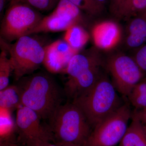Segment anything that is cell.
I'll return each instance as SVG.
<instances>
[{
  "label": "cell",
  "instance_id": "6da1fadb",
  "mask_svg": "<svg viewBox=\"0 0 146 146\" xmlns=\"http://www.w3.org/2000/svg\"><path fill=\"white\" fill-rule=\"evenodd\" d=\"M18 84L22 105L36 112L43 119L50 118L61 105V94L50 76L39 73L23 78Z\"/></svg>",
  "mask_w": 146,
  "mask_h": 146
},
{
  "label": "cell",
  "instance_id": "7a4b0ae2",
  "mask_svg": "<svg viewBox=\"0 0 146 146\" xmlns=\"http://www.w3.org/2000/svg\"><path fill=\"white\" fill-rule=\"evenodd\" d=\"M114 84L102 75L91 88L73 100L92 129L123 104Z\"/></svg>",
  "mask_w": 146,
  "mask_h": 146
},
{
  "label": "cell",
  "instance_id": "3957f363",
  "mask_svg": "<svg viewBox=\"0 0 146 146\" xmlns=\"http://www.w3.org/2000/svg\"><path fill=\"white\" fill-rule=\"evenodd\" d=\"M49 120L58 142L83 146L92 130L83 112L73 102L60 105Z\"/></svg>",
  "mask_w": 146,
  "mask_h": 146
},
{
  "label": "cell",
  "instance_id": "277c9868",
  "mask_svg": "<svg viewBox=\"0 0 146 146\" xmlns=\"http://www.w3.org/2000/svg\"><path fill=\"white\" fill-rule=\"evenodd\" d=\"M4 45L11 60L16 80L33 73L43 64L44 47L29 35L21 36L10 46L5 43Z\"/></svg>",
  "mask_w": 146,
  "mask_h": 146
},
{
  "label": "cell",
  "instance_id": "5b68a950",
  "mask_svg": "<svg viewBox=\"0 0 146 146\" xmlns=\"http://www.w3.org/2000/svg\"><path fill=\"white\" fill-rule=\"evenodd\" d=\"M42 18L30 6L20 0H12L3 18L1 35L11 42L30 35Z\"/></svg>",
  "mask_w": 146,
  "mask_h": 146
},
{
  "label": "cell",
  "instance_id": "8992f818",
  "mask_svg": "<svg viewBox=\"0 0 146 146\" xmlns=\"http://www.w3.org/2000/svg\"><path fill=\"white\" fill-rule=\"evenodd\" d=\"M132 113L128 104H123L93 129L83 146H115L119 143Z\"/></svg>",
  "mask_w": 146,
  "mask_h": 146
},
{
  "label": "cell",
  "instance_id": "52a82bcc",
  "mask_svg": "<svg viewBox=\"0 0 146 146\" xmlns=\"http://www.w3.org/2000/svg\"><path fill=\"white\" fill-rule=\"evenodd\" d=\"M106 65L117 91L125 96L143 79L144 73L133 57L123 54L115 55L108 58Z\"/></svg>",
  "mask_w": 146,
  "mask_h": 146
},
{
  "label": "cell",
  "instance_id": "ba28073f",
  "mask_svg": "<svg viewBox=\"0 0 146 146\" xmlns=\"http://www.w3.org/2000/svg\"><path fill=\"white\" fill-rule=\"evenodd\" d=\"M41 119L36 112L29 108L22 105L16 110V127L25 141L35 138L53 139L50 127L44 126Z\"/></svg>",
  "mask_w": 146,
  "mask_h": 146
},
{
  "label": "cell",
  "instance_id": "9c48e42d",
  "mask_svg": "<svg viewBox=\"0 0 146 146\" xmlns=\"http://www.w3.org/2000/svg\"><path fill=\"white\" fill-rule=\"evenodd\" d=\"M79 52L64 39H58L44 47L43 64L50 72L65 73L71 59Z\"/></svg>",
  "mask_w": 146,
  "mask_h": 146
},
{
  "label": "cell",
  "instance_id": "30bf717a",
  "mask_svg": "<svg viewBox=\"0 0 146 146\" xmlns=\"http://www.w3.org/2000/svg\"><path fill=\"white\" fill-rule=\"evenodd\" d=\"M92 36L97 48L107 50L112 49L119 44L121 32L117 24L114 21H105L98 23L93 27Z\"/></svg>",
  "mask_w": 146,
  "mask_h": 146
},
{
  "label": "cell",
  "instance_id": "8fae6325",
  "mask_svg": "<svg viewBox=\"0 0 146 146\" xmlns=\"http://www.w3.org/2000/svg\"><path fill=\"white\" fill-rule=\"evenodd\" d=\"M102 65L93 67L65 84V93L74 100L91 88L101 77Z\"/></svg>",
  "mask_w": 146,
  "mask_h": 146
},
{
  "label": "cell",
  "instance_id": "7c38bea8",
  "mask_svg": "<svg viewBox=\"0 0 146 146\" xmlns=\"http://www.w3.org/2000/svg\"><path fill=\"white\" fill-rule=\"evenodd\" d=\"M102 61L100 56L95 51L78 53L72 58L66 69L67 80L75 78L93 67L102 65Z\"/></svg>",
  "mask_w": 146,
  "mask_h": 146
},
{
  "label": "cell",
  "instance_id": "4fadbf2b",
  "mask_svg": "<svg viewBox=\"0 0 146 146\" xmlns=\"http://www.w3.org/2000/svg\"><path fill=\"white\" fill-rule=\"evenodd\" d=\"M125 45L138 49L146 43V16L141 14L131 19L127 28Z\"/></svg>",
  "mask_w": 146,
  "mask_h": 146
},
{
  "label": "cell",
  "instance_id": "5bb4252c",
  "mask_svg": "<svg viewBox=\"0 0 146 146\" xmlns=\"http://www.w3.org/2000/svg\"><path fill=\"white\" fill-rule=\"evenodd\" d=\"M78 24L52 13L42 18L30 34L42 32H58L66 31L70 27Z\"/></svg>",
  "mask_w": 146,
  "mask_h": 146
},
{
  "label": "cell",
  "instance_id": "9a60e30c",
  "mask_svg": "<svg viewBox=\"0 0 146 146\" xmlns=\"http://www.w3.org/2000/svg\"><path fill=\"white\" fill-rule=\"evenodd\" d=\"M132 122L129 126L119 146H146V135L143 124L131 116Z\"/></svg>",
  "mask_w": 146,
  "mask_h": 146
},
{
  "label": "cell",
  "instance_id": "2e32d148",
  "mask_svg": "<svg viewBox=\"0 0 146 146\" xmlns=\"http://www.w3.org/2000/svg\"><path fill=\"white\" fill-rule=\"evenodd\" d=\"M89 37L86 30L76 24L65 31L63 39L73 48L80 51L87 44Z\"/></svg>",
  "mask_w": 146,
  "mask_h": 146
},
{
  "label": "cell",
  "instance_id": "e0dca14e",
  "mask_svg": "<svg viewBox=\"0 0 146 146\" xmlns=\"http://www.w3.org/2000/svg\"><path fill=\"white\" fill-rule=\"evenodd\" d=\"M21 106V91L18 85H9L0 90V108L12 111Z\"/></svg>",
  "mask_w": 146,
  "mask_h": 146
},
{
  "label": "cell",
  "instance_id": "ac0fdd59",
  "mask_svg": "<svg viewBox=\"0 0 146 146\" xmlns=\"http://www.w3.org/2000/svg\"><path fill=\"white\" fill-rule=\"evenodd\" d=\"M146 11V0H124L115 16L122 19H131Z\"/></svg>",
  "mask_w": 146,
  "mask_h": 146
},
{
  "label": "cell",
  "instance_id": "d6986e66",
  "mask_svg": "<svg viewBox=\"0 0 146 146\" xmlns=\"http://www.w3.org/2000/svg\"><path fill=\"white\" fill-rule=\"evenodd\" d=\"M82 12L69 0H60L52 13L78 23L82 18Z\"/></svg>",
  "mask_w": 146,
  "mask_h": 146
},
{
  "label": "cell",
  "instance_id": "ffe728a7",
  "mask_svg": "<svg viewBox=\"0 0 146 146\" xmlns=\"http://www.w3.org/2000/svg\"><path fill=\"white\" fill-rule=\"evenodd\" d=\"M131 105L136 110L146 107V79L142 80L133 87L128 96Z\"/></svg>",
  "mask_w": 146,
  "mask_h": 146
},
{
  "label": "cell",
  "instance_id": "44dd1931",
  "mask_svg": "<svg viewBox=\"0 0 146 146\" xmlns=\"http://www.w3.org/2000/svg\"><path fill=\"white\" fill-rule=\"evenodd\" d=\"M13 72V67L8 53L3 50L0 54V90L9 85L11 74Z\"/></svg>",
  "mask_w": 146,
  "mask_h": 146
},
{
  "label": "cell",
  "instance_id": "7402d4cb",
  "mask_svg": "<svg viewBox=\"0 0 146 146\" xmlns=\"http://www.w3.org/2000/svg\"><path fill=\"white\" fill-rule=\"evenodd\" d=\"M11 112L9 110L0 108L1 137L2 139L9 136L16 127V121L12 118Z\"/></svg>",
  "mask_w": 146,
  "mask_h": 146
},
{
  "label": "cell",
  "instance_id": "603a6c76",
  "mask_svg": "<svg viewBox=\"0 0 146 146\" xmlns=\"http://www.w3.org/2000/svg\"><path fill=\"white\" fill-rule=\"evenodd\" d=\"M82 11L91 16H97L101 13L104 6L95 0H69Z\"/></svg>",
  "mask_w": 146,
  "mask_h": 146
},
{
  "label": "cell",
  "instance_id": "cb8c5ba5",
  "mask_svg": "<svg viewBox=\"0 0 146 146\" xmlns=\"http://www.w3.org/2000/svg\"><path fill=\"white\" fill-rule=\"evenodd\" d=\"M143 73H146V43L136 51L133 57Z\"/></svg>",
  "mask_w": 146,
  "mask_h": 146
},
{
  "label": "cell",
  "instance_id": "d4e9b609",
  "mask_svg": "<svg viewBox=\"0 0 146 146\" xmlns=\"http://www.w3.org/2000/svg\"><path fill=\"white\" fill-rule=\"evenodd\" d=\"M33 8L39 10H48L50 7L53 0H20Z\"/></svg>",
  "mask_w": 146,
  "mask_h": 146
},
{
  "label": "cell",
  "instance_id": "484cf974",
  "mask_svg": "<svg viewBox=\"0 0 146 146\" xmlns=\"http://www.w3.org/2000/svg\"><path fill=\"white\" fill-rule=\"evenodd\" d=\"M51 138H35L26 140L27 146H54Z\"/></svg>",
  "mask_w": 146,
  "mask_h": 146
},
{
  "label": "cell",
  "instance_id": "4316f807",
  "mask_svg": "<svg viewBox=\"0 0 146 146\" xmlns=\"http://www.w3.org/2000/svg\"><path fill=\"white\" fill-rule=\"evenodd\" d=\"M132 116L135 117L144 125H146V107L136 110L132 113Z\"/></svg>",
  "mask_w": 146,
  "mask_h": 146
},
{
  "label": "cell",
  "instance_id": "83f0119b",
  "mask_svg": "<svg viewBox=\"0 0 146 146\" xmlns=\"http://www.w3.org/2000/svg\"><path fill=\"white\" fill-rule=\"evenodd\" d=\"M124 0H111L110 5V9L113 14H116Z\"/></svg>",
  "mask_w": 146,
  "mask_h": 146
},
{
  "label": "cell",
  "instance_id": "f1b7e54d",
  "mask_svg": "<svg viewBox=\"0 0 146 146\" xmlns=\"http://www.w3.org/2000/svg\"><path fill=\"white\" fill-rule=\"evenodd\" d=\"M12 0H0V13L1 16H2L4 12L5 9L7 4L11 2Z\"/></svg>",
  "mask_w": 146,
  "mask_h": 146
},
{
  "label": "cell",
  "instance_id": "f546056e",
  "mask_svg": "<svg viewBox=\"0 0 146 146\" xmlns=\"http://www.w3.org/2000/svg\"><path fill=\"white\" fill-rule=\"evenodd\" d=\"M0 146H10L9 141H2L1 142Z\"/></svg>",
  "mask_w": 146,
  "mask_h": 146
},
{
  "label": "cell",
  "instance_id": "4dcf8cb0",
  "mask_svg": "<svg viewBox=\"0 0 146 146\" xmlns=\"http://www.w3.org/2000/svg\"><path fill=\"white\" fill-rule=\"evenodd\" d=\"M100 5L104 6V5L108 0H95Z\"/></svg>",
  "mask_w": 146,
  "mask_h": 146
},
{
  "label": "cell",
  "instance_id": "1f68e13d",
  "mask_svg": "<svg viewBox=\"0 0 146 146\" xmlns=\"http://www.w3.org/2000/svg\"><path fill=\"white\" fill-rule=\"evenodd\" d=\"M56 144L57 146H68V144L60 142H57Z\"/></svg>",
  "mask_w": 146,
  "mask_h": 146
},
{
  "label": "cell",
  "instance_id": "d6a6232c",
  "mask_svg": "<svg viewBox=\"0 0 146 146\" xmlns=\"http://www.w3.org/2000/svg\"><path fill=\"white\" fill-rule=\"evenodd\" d=\"M9 144L10 146H19L17 144L14 143H11V142H9Z\"/></svg>",
  "mask_w": 146,
  "mask_h": 146
},
{
  "label": "cell",
  "instance_id": "836d02e7",
  "mask_svg": "<svg viewBox=\"0 0 146 146\" xmlns=\"http://www.w3.org/2000/svg\"><path fill=\"white\" fill-rule=\"evenodd\" d=\"M143 125L144 130H145V133L146 135V125Z\"/></svg>",
  "mask_w": 146,
  "mask_h": 146
},
{
  "label": "cell",
  "instance_id": "e575fe53",
  "mask_svg": "<svg viewBox=\"0 0 146 146\" xmlns=\"http://www.w3.org/2000/svg\"><path fill=\"white\" fill-rule=\"evenodd\" d=\"M68 146H78L76 145H72V144H68Z\"/></svg>",
  "mask_w": 146,
  "mask_h": 146
},
{
  "label": "cell",
  "instance_id": "d590c367",
  "mask_svg": "<svg viewBox=\"0 0 146 146\" xmlns=\"http://www.w3.org/2000/svg\"><path fill=\"white\" fill-rule=\"evenodd\" d=\"M142 14H143L144 15H146V11H145L144 13H142Z\"/></svg>",
  "mask_w": 146,
  "mask_h": 146
},
{
  "label": "cell",
  "instance_id": "8d00e7d4",
  "mask_svg": "<svg viewBox=\"0 0 146 146\" xmlns=\"http://www.w3.org/2000/svg\"><path fill=\"white\" fill-rule=\"evenodd\" d=\"M145 79H146V77L145 78Z\"/></svg>",
  "mask_w": 146,
  "mask_h": 146
}]
</instances>
